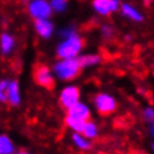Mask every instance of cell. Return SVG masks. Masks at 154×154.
Segmentation results:
<instances>
[{
  "label": "cell",
  "instance_id": "1",
  "mask_svg": "<svg viewBox=\"0 0 154 154\" xmlns=\"http://www.w3.org/2000/svg\"><path fill=\"white\" fill-rule=\"evenodd\" d=\"M52 71L56 80L61 82H71L79 77L82 67L79 57H57L52 64Z\"/></svg>",
  "mask_w": 154,
  "mask_h": 154
},
{
  "label": "cell",
  "instance_id": "2",
  "mask_svg": "<svg viewBox=\"0 0 154 154\" xmlns=\"http://www.w3.org/2000/svg\"><path fill=\"white\" fill-rule=\"evenodd\" d=\"M84 38L80 33L75 30L69 35L60 38L59 43L55 47V54L57 57H79L84 50Z\"/></svg>",
  "mask_w": 154,
  "mask_h": 154
},
{
  "label": "cell",
  "instance_id": "3",
  "mask_svg": "<svg viewBox=\"0 0 154 154\" xmlns=\"http://www.w3.org/2000/svg\"><path fill=\"white\" fill-rule=\"evenodd\" d=\"M91 103H93L94 110L102 116H109L118 110L116 98L112 94L106 93V91H101V93L95 94L91 99Z\"/></svg>",
  "mask_w": 154,
  "mask_h": 154
},
{
  "label": "cell",
  "instance_id": "4",
  "mask_svg": "<svg viewBox=\"0 0 154 154\" xmlns=\"http://www.w3.org/2000/svg\"><path fill=\"white\" fill-rule=\"evenodd\" d=\"M26 11L34 21L42 18H51L54 13L50 0H29L26 4Z\"/></svg>",
  "mask_w": 154,
  "mask_h": 154
},
{
  "label": "cell",
  "instance_id": "5",
  "mask_svg": "<svg viewBox=\"0 0 154 154\" xmlns=\"http://www.w3.org/2000/svg\"><path fill=\"white\" fill-rule=\"evenodd\" d=\"M34 81L38 86L43 88V89H52L55 86L56 77L54 75L52 67H48L46 64H39L34 69Z\"/></svg>",
  "mask_w": 154,
  "mask_h": 154
},
{
  "label": "cell",
  "instance_id": "6",
  "mask_svg": "<svg viewBox=\"0 0 154 154\" xmlns=\"http://www.w3.org/2000/svg\"><path fill=\"white\" fill-rule=\"evenodd\" d=\"M80 101H81V91H80L79 86L67 85V86L61 88V90L59 91L57 102H59L61 109H64L65 111L68 109H71L72 106H75Z\"/></svg>",
  "mask_w": 154,
  "mask_h": 154
},
{
  "label": "cell",
  "instance_id": "7",
  "mask_svg": "<svg viewBox=\"0 0 154 154\" xmlns=\"http://www.w3.org/2000/svg\"><path fill=\"white\" fill-rule=\"evenodd\" d=\"M120 0H91V9L101 17H110L115 12H120Z\"/></svg>",
  "mask_w": 154,
  "mask_h": 154
},
{
  "label": "cell",
  "instance_id": "8",
  "mask_svg": "<svg viewBox=\"0 0 154 154\" xmlns=\"http://www.w3.org/2000/svg\"><path fill=\"white\" fill-rule=\"evenodd\" d=\"M34 30H35L37 35L41 39L48 41L54 37L56 33L55 24L51 18H42V20H35L34 21Z\"/></svg>",
  "mask_w": 154,
  "mask_h": 154
},
{
  "label": "cell",
  "instance_id": "9",
  "mask_svg": "<svg viewBox=\"0 0 154 154\" xmlns=\"http://www.w3.org/2000/svg\"><path fill=\"white\" fill-rule=\"evenodd\" d=\"M7 93V103L11 107H18L22 102V94H21V88L20 82L17 80H11L9 85L5 90Z\"/></svg>",
  "mask_w": 154,
  "mask_h": 154
},
{
  "label": "cell",
  "instance_id": "10",
  "mask_svg": "<svg viewBox=\"0 0 154 154\" xmlns=\"http://www.w3.org/2000/svg\"><path fill=\"white\" fill-rule=\"evenodd\" d=\"M120 14L124 18H127V20L134 22V24H141V22L145 20L144 13H142L137 7L131 4V3H122Z\"/></svg>",
  "mask_w": 154,
  "mask_h": 154
},
{
  "label": "cell",
  "instance_id": "11",
  "mask_svg": "<svg viewBox=\"0 0 154 154\" xmlns=\"http://www.w3.org/2000/svg\"><path fill=\"white\" fill-rule=\"evenodd\" d=\"M16 37L9 32H3L0 35V51L3 56H9L16 48Z\"/></svg>",
  "mask_w": 154,
  "mask_h": 154
},
{
  "label": "cell",
  "instance_id": "12",
  "mask_svg": "<svg viewBox=\"0 0 154 154\" xmlns=\"http://www.w3.org/2000/svg\"><path fill=\"white\" fill-rule=\"evenodd\" d=\"M71 141L76 149L81 152H89L93 149V140L88 138L82 132H72L71 133Z\"/></svg>",
  "mask_w": 154,
  "mask_h": 154
},
{
  "label": "cell",
  "instance_id": "13",
  "mask_svg": "<svg viewBox=\"0 0 154 154\" xmlns=\"http://www.w3.org/2000/svg\"><path fill=\"white\" fill-rule=\"evenodd\" d=\"M67 115L82 119V120H89V119H91V110L85 102L80 101L75 106H72L71 109L67 110Z\"/></svg>",
  "mask_w": 154,
  "mask_h": 154
},
{
  "label": "cell",
  "instance_id": "14",
  "mask_svg": "<svg viewBox=\"0 0 154 154\" xmlns=\"http://www.w3.org/2000/svg\"><path fill=\"white\" fill-rule=\"evenodd\" d=\"M79 60L81 63L82 69H88V68H94L98 67L102 63V56L97 52H89V54H81L79 56Z\"/></svg>",
  "mask_w": 154,
  "mask_h": 154
},
{
  "label": "cell",
  "instance_id": "15",
  "mask_svg": "<svg viewBox=\"0 0 154 154\" xmlns=\"http://www.w3.org/2000/svg\"><path fill=\"white\" fill-rule=\"evenodd\" d=\"M86 122L88 120H82V119H79V118H75V116H71V115L65 114L64 123H65V127H67L71 132H82L84 128H85Z\"/></svg>",
  "mask_w": 154,
  "mask_h": 154
},
{
  "label": "cell",
  "instance_id": "16",
  "mask_svg": "<svg viewBox=\"0 0 154 154\" xmlns=\"http://www.w3.org/2000/svg\"><path fill=\"white\" fill-rule=\"evenodd\" d=\"M16 153V146L8 134L0 136V154H13Z\"/></svg>",
  "mask_w": 154,
  "mask_h": 154
},
{
  "label": "cell",
  "instance_id": "17",
  "mask_svg": "<svg viewBox=\"0 0 154 154\" xmlns=\"http://www.w3.org/2000/svg\"><path fill=\"white\" fill-rule=\"evenodd\" d=\"M82 133L85 134L88 138H90V140H95V138H98V136H99V127L94 120L89 119V120L86 122Z\"/></svg>",
  "mask_w": 154,
  "mask_h": 154
},
{
  "label": "cell",
  "instance_id": "18",
  "mask_svg": "<svg viewBox=\"0 0 154 154\" xmlns=\"http://www.w3.org/2000/svg\"><path fill=\"white\" fill-rule=\"evenodd\" d=\"M99 33L103 41H111L115 35V29L111 24H102L99 26Z\"/></svg>",
  "mask_w": 154,
  "mask_h": 154
},
{
  "label": "cell",
  "instance_id": "19",
  "mask_svg": "<svg viewBox=\"0 0 154 154\" xmlns=\"http://www.w3.org/2000/svg\"><path fill=\"white\" fill-rule=\"evenodd\" d=\"M54 13H64L68 8L69 0H50Z\"/></svg>",
  "mask_w": 154,
  "mask_h": 154
},
{
  "label": "cell",
  "instance_id": "20",
  "mask_svg": "<svg viewBox=\"0 0 154 154\" xmlns=\"http://www.w3.org/2000/svg\"><path fill=\"white\" fill-rule=\"evenodd\" d=\"M141 115H142V120H144L146 124H150L152 122H154V107L145 106L141 111Z\"/></svg>",
  "mask_w": 154,
  "mask_h": 154
},
{
  "label": "cell",
  "instance_id": "21",
  "mask_svg": "<svg viewBox=\"0 0 154 154\" xmlns=\"http://www.w3.org/2000/svg\"><path fill=\"white\" fill-rule=\"evenodd\" d=\"M9 81H11V79H2L0 80V91L7 90V88L9 85Z\"/></svg>",
  "mask_w": 154,
  "mask_h": 154
},
{
  "label": "cell",
  "instance_id": "22",
  "mask_svg": "<svg viewBox=\"0 0 154 154\" xmlns=\"http://www.w3.org/2000/svg\"><path fill=\"white\" fill-rule=\"evenodd\" d=\"M148 132H149V136L154 138V122L148 124Z\"/></svg>",
  "mask_w": 154,
  "mask_h": 154
},
{
  "label": "cell",
  "instance_id": "23",
  "mask_svg": "<svg viewBox=\"0 0 154 154\" xmlns=\"http://www.w3.org/2000/svg\"><path fill=\"white\" fill-rule=\"evenodd\" d=\"M142 2H144V4H145V5H149L152 0H142Z\"/></svg>",
  "mask_w": 154,
  "mask_h": 154
},
{
  "label": "cell",
  "instance_id": "24",
  "mask_svg": "<svg viewBox=\"0 0 154 154\" xmlns=\"http://www.w3.org/2000/svg\"><path fill=\"white\" fill-rule=\"evenodd\" d=\"M124 39H125V41H131V39H132V37H131V35H125Z\"/></svg>",
  "mask_w": 154,
  "mask_h": 154
},
{
  "label": "cell",
  "instance_id": "25",
  "mask_svg": "<svg viewBox=\"0 0 154 154\" xmlns=\"http://www.w3.org/2000/svg\"><path fill=\"white\" fill-rule=\"evenodd\" d=\"M150 148H152V152H154V141L152 142V145H150Z\"/></svg>",
  "mask_w": 154,
  "mask_h": 154
}]
</instances>
